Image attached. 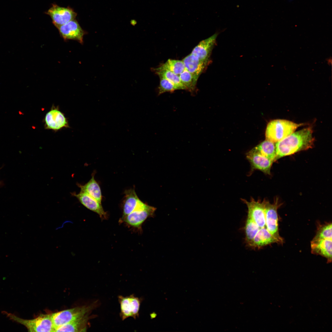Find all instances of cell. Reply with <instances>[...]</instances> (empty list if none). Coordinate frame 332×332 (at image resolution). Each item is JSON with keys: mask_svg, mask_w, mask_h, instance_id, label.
<instances>
[{"mask_svg": "<svg viewBox=\"0 0 332 332\" xmlns=\"http://www.w3.org/2000/svg\"><path fill=\"white\" fill-rule=\"evenodd\" d=\"M310 128L294 132L276 144V160L312 147L314 138Z\"/></svg>", "mask_w": 332, "mask_h": 332, "instance_id": "cell-1", "label": "cell"}, {"mask_svg": "<svg viewBox=\"0 0 332 332\" xmlns=\"http://www.w3.org/2000/svg\"><path fill=\"white\" fill-rule=\"evenodd\" d=\"M100 304L99 300H97L88 305L51 313L55 329L60 326L89 315L92 311L98 307Z\"/></svg>", "mask_w": 332, "mask_h": 332, "instance_id": "cell-2", "label": "cell"}, {"mask_svg": "<svg viewBox=\"0 0 332 332\" xmlns=\"http://www.w3.org/2000/svg\"><path fill=\"white\" fill-rule=\"evenodd\" d=\"M303 124L285 120H272L267 125L265 132L266 140L277 143L294 132Z\"/></svg>", "mask_w": 332, "mask_h": 332, "instance_id": "cell-3", "label": "cell"}, {"mask_svg": "<svg viewBox=\"0 0 332 332\" xmlns=\"http://www.w3.org/2000/svg\"><path fill=\"white\" fill-rule=\"evenodd\" d=\"M2 313L10 320L24 326L29 332H55L51 314H41L34 319H25L6 311Z\"/></svg>", "mask_w": 332, "mask_h": 332, "instance_id": "cell-4", "label": "cell"}, {"mask_svg": "<svg viewBox=\"0 0 332 332\" xmlns=\"http://www.w3.org/2000/svg\"><path fill=\"white\" fill-rule=\"evenodd\" d=\"M156 209L155 208L142 201L134 211L123 218L120 219L119 222L134 228L141 229L143 223L148 218L153 215Z\"/></svg>", "mask_w": 332, "mask_h": 332, "instance_id": "cell-5", "label": "cell"}, {"mask_svg": "<svg viewBox=\"0 0 332 332\" xmlns=\"http://www.w3.org/2000/svg\"><path fill=\"white\" fill-rule=\"evenodd\" d=\"M118 298L120 306L119 315L122 320L129 317L134 319L139 317V311L142 298L136 297L134 294L125 297L119 295Z\"/></svg>", "mask_w": 332, "mask_h": 332, "instance_id": "cell-6", "label": "cell"}, {"mask_svg": "<svg viewBox=\"0 0 332 332\" xmlns=\"http://www.w3.org/2000/svg\"><path fill=\"white\" fill-rule=\"evenodd\" d=\"M248 208V217L253 220L260 228L266 227L265 205L266 200L255 201L251 197L250 201L241 199Z\"/></svg>", "mask_w": 332, "mask_h": 332, "instance_id": "cell-7", "label": "cell"}, {"mask_svg": "<svg viewBox=\"0 0 332 332\" xmlns=\"http://www.w3.org/2000/svg\"><path fill=\"white\" fill-rule=\"evenodd\" d=\"M46 13L51 17L57 28L75 19L77 15L71 8L61 7L55 4H53Z\"/></svg>", "mask_w": 332, "mask_h": 332, "instance_id": "cell-8", "label": "cell"}, {"mask_svg": "<svg viewBox=\"0 0 332 332\" xmlns=\"http://www.w3.org/2000/svg\"><path fill=\"white\" fill-rule=\"evenodd\" d=\"M246 158L251 165V175L255 170H260L266 175H271L273 161L255 151L253 148L246 153Z\"/></svg>", "mask_w": 332, "mask_h": 332, "instance_id": "cell-9", "label": "cell"}, {"mask_svg": "<svg viewBox=\"0 0 332 332\" xmlns=\"http://www.w3.org/2000/svg\"><path fill=\"white\" fill-rule=\"evenodd\" d=\"M57 28L64 40H75L83 44V37L87 32L81 28L75 19Z\"/></svg>", "mask_w": 332, "mask_h": 332, "instance_id": "cell-10", "label": "cell"}, {"mask_svg": "<svg viewBox=\"0 0 332 332\" xmlns=\"http://www.w3.org/2000/svg\"><path fill=\"white\" fill-rule=\"evenodd\" d=\"M279 200L276 198L273 204L266 200L265 205L266 227L272 235L281 238L278 231V218L277 209L280 206Z\"/></svg>", "mask_w": 332, "mask_h": 332, "instance_id": "cell-11", "label": "cell"}, {"mask_svg": "<svg viewBox=\"0 0 332 332\" xmlns=\"http://www.w3.org/2000/svg\"><path fill=\"white\" fill-rule=\"evenodd\" d=\"M44 122L46 129L55 131L69 127L68 121L64 113L54 107L46 113Z\"/></svg>", "mask_w": 332, "mask_h": 332, "instance_id": "cell-12", "label": "cell"}, {"mask_svg": "<svg viewBox=\"0 0 332 332\" xmlns=\"http://www.w3.org/2000/svg\"><path fill=\"white\" fill-rule=\"evenodd\" d=\"M217 36V34H215L200 42L193 49L191 54L199 60L208 63Z\"/></svg>", "mask_w": 332, "mask_h": 332, "instance_id": "cell-13", "label": "cell"}, {"mask_svg": "<svg viewBox=\"0 0 332 332\" xmlns=\"http://www.w3.org/2000/svg\"><path fill=\"white\" fill-rule=\"evenodd\" d=\"M72 194L76 197L84 206L97 214L102 219L108 218L107 214L104 211L101 203L87 194L80 191L79 193H73Z\"/></svg>", "mask_w": 332, "mask_h": 332, "instance_id": "cell-14", "label": "cell"}, {"mask_svg": "<svg viewBox=\"0 0 332 332\" xmlns=\"http://www.w3.org/2000/svg\"><path fill=\"white\" fill-rule=\"evenodd\" d=\"M283 239L275 237L271 234L266 228H260L252 241L248 245L254 248H259L273 243H282Z\"/></svg>", "mask_w": 332, "mask_h": 332, "instance_id": "cell-15", "label": "cell"}, {"mask_svg": "<svg viewBox=\"0 0 332 332\" xmlns=\"http://www.w3.org/2000/svg\"><path fill=\"white\" fill-rule=\"evenodd\" d=\"M122 202V219L134 211L138 206L141 200L133 188L126 190Z\"/></svg>", "mask_w": 332, "mask_h": 332, "instance_id": "cell-16", "label": "cell"}, {"mask_svg": "<svg viewBox=\"0 0 332 332\" xmlns=\"http://www.w3.org/2000/svg\"><path fill=\"white\" fill-rule=\"evenodd\" d=\"M311 247L313 253L325 257L328 262H331V239H313L311 242Z\"/></svg>", "mask_w": 332, "mask_h": 332, "instance_id": "cell-17", "label": "cell"}, {"mask_svg": "<svg viewBox=\"0 0 332 332\" xmlns=\"http://www.w3.org/2000/svg\"><path fill=\"white\" fill-rule=\"evenodd\" d=\"M182 61L185 69L197 80L208 64L199 60L191 53Z\"/></svg>", "mask_w": 332, "mask_h": 332, "instance_id": "cell-18", "label": "cell"}, {"mask_svg": "<svg viewBox=\"0 0 332 332\" xmlns=\"http://www.w3.org/2000/svg\"><path fill=\"white\" fill-rule=\"evenodd\" d=\"M95 172L92 174V178L84 185L78 184L81 191L87 194L101 203L102 195L100 186L94 178Z\"/></svg>", "mask_w": 332, "mask_h": 332, "instance_id": "cell-19", "label": "cell"}, {"mask_svg": "<svg viewBox=\"0 0 332 332\" xmlns=\"http://www.w3.org/2000/svg\"><path fill=\"white\" fill-rule=\"evenodd\" d=\"M91 316L88 315L77 320L57 327L55 332H85Z\"/></svg>", "mask_w": 332, "mask_h": 332, "instance_id": "cell-20", "label": "cell"}, {"mask_svg": "<svg viewBox=\"0 0 332 332\" xmlns=\"http://www.w3.org/2000/svg\"><path fill=\"white\" fill-rule=\"evenodd\" d=\"M253 148L273 162L276 160V151L275 143L266 140Z\"/></svg>", "mask_w": 332, "mask_h": 332, "instance_id": "cell-21", "label": "cell"}, {"mask_svg": "<svg viewBox=\"0 0 332 332\" xmlns=\"http://www.w3.org/2000/svg\"><path fill=\"white\" fill-rule=\"evenodd\" d=\"M153 69L159 77L165 78L172 83L177 88V90H187L186 88L182 83L179 75L163 68L161 66Z\"/></svg>", "mask_w": 332, "mask_h": 332, "instance_id": "cell-22", "label": "cell"}, {"mask_svg": "<svg viewBox=\"0 0 332 332\" xmlns=\"http://www.w3.org/2000/svg\"><path fill=\"white\" fill-rule=\"evenodd\" d=\"M180 81L187 90L192 92L196 88L197 80L186 69L179 75Z\"/></svg>", "mask_w": 332, "mask_h": 332, "instance_id": "cell-23", "label": "cell"}, {"mask_svg": "<svg viewBox=\"0 0 332 332\" xmlns=\"http://www.w3.org/2000/svg\"><path fill=\"white\" fill-rule=\"evenodd\" d=\"M259 229L256 223L247 217L245 226V231L246 241L248 245L252 241Z\"/></svg>", "mask_w": 332, "mask_h": 332, "instance_id": "cell-24", "label": "cell"}, {"mask_svg": "<svg viewBox=\"0 0 332 332\" xmlns=\"http://www.w3.org/2000/svg\"><path fill=\"white\" fill-rule=\"evenodd\" d=\"M161 66L179 76L185 69L182 61L176 60L169 59Z\"/></svg>", "mask_w": 332, "mask_h": 332, "instance_id": "cell-25", "label": "cell"}, {"mask_svg": "<svg viewBox=\"0 0 332 332\" xmlns=\"http://www.w3.org/2000/svg\"><path fill=\"white\" fill-rule=\"evenodd\" d=\"M332 224L330 223L320 226L313 239L332 240Z\"/></svg>", "mask_w": 332, "mask_h": 332, "instance_id": "cell-26", "label": "cell"}, {"mask_svg": "<svg viewBox=\"0 0 332 332\" xmlns=\"http://www.w3.org/2000/svg\"><path fill=\"white\" fill-rule=\"evenodd\" d=\"M159 77L160 81L158 88L159 95L167 92H172L177 90L175 86L168 80L162 77Z\"/></svg>", "mask_w": 332, "mask_h": 332, "instance_id": "cell-27", "label": "cell"}, {"mask_svg": "<svg viewBox=\"0 0 332 332\" xmlns=\"http://www.w3.org/2000/svg\"><path fill=\"white\" fill-rule=\"evenodd\" d=\"M1 168H0V169H1ZM2 182H1V181H0V186H1V185H2Z\"/></svg>", "mask_w": 332, "mask_h": 332, "instance_id": "cell-28", "label": "cell"}]
</instances>
